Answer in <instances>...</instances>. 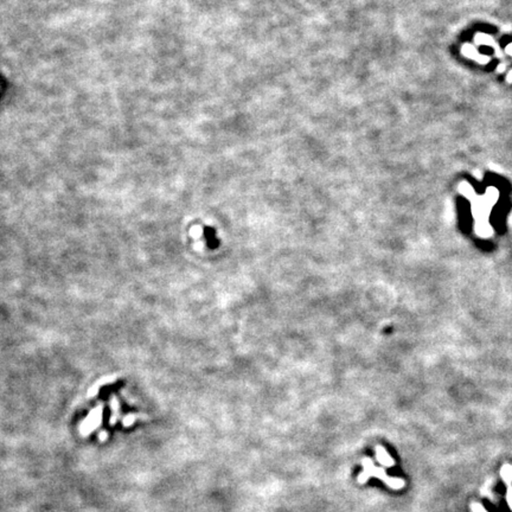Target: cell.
I'll list each match as a JSON object with an SVG mask.
<instances>
[{"instance_id":"obj_4","label":"cell","mask_w":512,"mask_h":512,"mask_svg":"<svg viewBox=\"0 0 512 512\" xmlns=\"http://www.w3.org/2000/svg\"><path fill=\"white\" fill-rule=\"evenodd\" d=\"M471 509H472V511H473V512H487V511L485 510V509L482 508V506L480 505V504H478V503H473V504H472V505H471Z\"/></svg>"},{"instance_id":"obj_5","label":"cell","mask_w":512,"mask_h":512,"mask_svg":"<svg viewBox=\"0 0 512 512\" xmlns=\"http://www.w3.org/2000/svg\"><path fill=\"white\" fill-rule=\"evenodd\" d=\"M202 233H203V229H202V227H195V228H192V230H191V235H192L193 237H196V238H197L198 236H201Z\"/></svg>"},{"instance_id":"obj_1","label":"cell","mask_w":512,"mask_h":512,"mask_svg":"<svg viewBox=\"0 0 512 512\" xmlns=\"http://www.w3.org/2000/svg\"><path fill=\"white\" fill-rule=\"evenodd\" d=\"M362 466L364 467V471H363L362 473H359V476H358L357 480L359 484H364L369 478L375 477V478L383 480L389 487H391V489L394 490H401L404 487V480L401 478H390L383 468L375 467V466H373L372 460H371L370 458L363 459Z\"/></svg>"},{"instance_id":"obj_2","label":"cell","mask_w":512,"mask_h":512,"mask_svg":"<svg viewBox=\"0 0 512 512\" xmlns=\"http://www.w3.org/2000/svg\"><path fill=\"white\" fill-rule=\"evenodd\" d=\"M376 458H377L378 463H381L384 467H392L395 465L394 459L389 455V453L387 452L386 448L383 446H376Z\"/></svg>"},{"instance_id":"obj_6","label":"cell","mask_w":512,"mask_h":512,"mask_svg":"<svg viewBox=\"0 0 512 512\" xmlns=\"http://www.w3.org/2000/svg\"><path fill=\"white\" fill-rule=\"evenodd\" d=\"M508 501H509V505H510V508L512 509V489H509Z\"/></svg>"},{"instance_id":"obj_3","label":"cell","mask_w":512,"mask_h":512,"mask_svg":"<svg viewBox=\"0 0 512 512\" xmlns=\"http://www.w3.org/2000/svg\"><path fill=\"white\" fill-rule=\"evenodd\" d=\"M501 478L505 480L508 484L512 481V467L510 465H505L501 468Z\"/></svg>"}]
</instances>
